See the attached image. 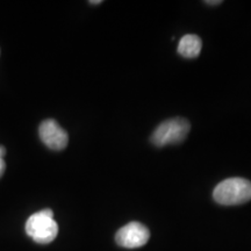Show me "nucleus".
<instances>
[{"label": "nucleus", "instance_id": "1", "mask_svg": "<svg viewBox=\"0 0 251 251\" xmlns=\"http://www.w3.org/2000/svg\"><path fill=\"white\" fill-rule=\"evenodd\" d=\"M213 198L220 205H243L251 200V181L244 178H228L216 185Z\"/></svg>", "mask_w": 251, "mask_h": 251}, {"label": "nucleus", "instance_id": "2", "mask_svg": "<svg viewBox=\"0 0 251 251\" xmlns=\"http://www.w3.org/2000/svg\"><path fill=\"white\" fill-rule=\"evenodd\" d=\"M26 233L39 244H48L58 234V225L51 209H43L29 216L26 222Z\"/></svg>", "mask_w": 251, "mask_h": 251}, {"label": "nucleus", "instance_id": "3", "mask_svg": "<svg viewBox=\"0 0 251 251\" xmlns=\"http://www.w3.org/2000/svg\"><path fill=\"white\" fill-rule=\"evenodd\" d=\"M191 130V125L184 118H172L162 122L153 131L150 141L153 146L162 147L179 144L186 139Z\"/></svg>", "mask_w": 251, "mask_h": 251}, {"label": "nucleus", "instance_id": "4", "mask_svg": "<svg viewBox=\"0 0 251 251\" xmlns=\"http://www.w3.org/2000/svg\"><path fill=\"white\" fill-rule=\"evenodd\" d=\"M149 237V229L140 222L134 221L119 229L115 235V241L122 248L136 249L147 244Z\"/></svg>", "mask_w": 251, "mask_h": 251}, {"label": "nucleus", "instance_id": "5", "mask_svg": "<svg viewBox=\"0 0 251 251\" xmlns=\"http://www.w3.org/2000/svg\"><path fill=\"white\" fill-rule=\"evenodd\" d=\"M40 139L52 150H63L69 143L68 133L52 119L45 120L39 128Z\"/></svg>", "mask_w": 251, "mask_h": 251}, {"label": "nucleus", "instance_id": "6", "mask_svg": "<svg viewBox=\"0 0 251 251\" xmlns=\"http://www.w3.org/2000/svg\"><path fill=\"white\" fill-rule=\"evenodd\" d=\"M202 48V42L198 35L187 34L184 35L178 45V54L185 58H196L200 55Z\"/></svg>", "mask_w": 251, "mask_h": 251}, {"label": "nucleus", "instance_id": "7", "mask_svg": "<svg viewBox=\"0 0 251 251\" xmlns=\"http://www.w3.org/2000/svg\"><path fill=\"white\" fill-rule=\"evenodd\" d=\"M5 169H6V163L4 161V158H0V177L4 175Z\"/></svg>", "mask_w": 251, "mask_h": 251}, {"label": "nucleus", "instance_id": "8", "mask_svg": "<svg viewBox=\"0 0 251 251\" xmlns=\"http://www.w3.org/2000/svg\"><path fill=\"white\" fill-rule=\"evenodd\" d=\"M205 4H207V5H211V6H215V5H220V4H222V1L221 0H216V1H205Z\"/></svg>", "mask_w": 251, "mask_h": 251}, {"label": "nucleus", "instance_id": "9", "mask_svg": "<svg viewBox=\"0 0 251 251\" xmlns=\"http://www.w3.org/2000/svg\"><path fill=\"white\" fill-rule=\"evenodd\" d=\"M5 153H6V149H5V147L0 146V158H4Z\"/></svg>", "mask_w": 251, "mask_h": 251}, {"label": "nucleus", "instance_id": "10", "mask_svg": "<svg viewBox=\"0 0 251 251\" xmlns=\"http://www.w3.org/2000/svg\"><path fill=\"white\" fill-rule=\"evenodd\" d=\"M101 0H98V1H90V4H101Z\"/></svg>", "mask_w": 251, "mask_h": 251}]
</instances>
